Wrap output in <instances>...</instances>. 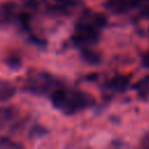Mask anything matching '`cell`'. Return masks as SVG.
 <instances>
[{
    "mask_svg": "<svg viewBox=\"0 0 149 149\" xmlns=\"http://www.w3.org/2000/svg\"><path fill=\"white\" fill-rule=\"evenodd\" d=\"M141 0H108L107 8L113 13H123L133 7H136Z\"/></svg>",
    "mask_w": 149,
    "mask_h": 149,
    "instance_id": "obj_1",
    "label": "cell"
},
{
    "mask_svg": "<svg viewBox=\"0 0 149 149\" xmlns=\"http://www.w3.org/2000/svg\"><path fill=\"white\" fill-rule=\"evenodd\" d=\"M129 84V77L126 76H118L112 80V86L118 91H125Z\"/></svg>",
    "mask_w": 149,
    "mask_h": 149,
    "instance_id": "obj_4",
    "label": "cell"
},
{
    "mask_svg": "<svg viewBox=\"0 0 149 149\" xmlns=\"http://www.w3.org/2000/svg\"><path fill=\"white\" fill-rule=\"evenodd\" d=\"M147 1H149V0H147Z\"/></svg>",
    "mask_w": 149,
    "mask_h": 149,
    "instance_id": "obj_12",
    "label": "cell"
},
{
    "mask_svg": "<svg viewBox=\"0 0 149 149\" xmlns=\"http://www.w3.org/2000/svg\"><path fill=\"white\" fill-rule=\"evenodd\" d=\"M15 5L12 2H6L0 7V26L8 24L14 17Z\"/></svg>",
    "mask_w": 149,
    "mask_h": 149,
    "instance_id": "obj_2",
    "label": "cell"
},
{
    "mask_svg": "<svg viewBox=\"0 0 149 149\" xmlns=\"http://www.w3.org/2000/svg\"><path fill=\"white\" fill-rule=\"evenodd\" d=\"M21 148V144L13 142L9 139H5V137H0V148Z\"/></svg>",
    "mask_w": 149,
    "mask_h": 149,
    "instance_id": "obj_7",
    "label": "cell"
},
{
    "mask_svg": "<svg viewBox=\"0 0 149 149\" xmlns=\"http://www.w3.org/2000/svg\"><path fill=\"white\" fill-rule=\"evenodd\" d=\"M6 62H7V65H8L9 68L15 69V70L20 69V66H21V62H20V59H19V58H16V57L9 58V59H7Z\"/></svg>",
    "mask_w": 149,
    "mask_h": 149,
    "instance_id": "obj_8",
    "label": "cell"
},
{
    "mask_svg": "<svg viewBox=\"0 0 149 149\" xmlns=\"http://www.w3.org/2000/svg\"><path fill=\"white\" fill-rule=\"evenodd\" d=\"M14 118V111L7 107H0V127H2L6 122L10 121Z\"/></svg>",
    "mask_w": 149,
    "mask_h": 149,
    "instance_id": "obj_5",
    "label": "cell"
},
{
    "mask_svg": "<svg viewBox=\"0 0 149 149\" xmlns=\"http://www.w3.org/2000/svg\"><path fill=\"white\" fill-rule=\"evenodd\" d=\"M55 1H57V2H64V1H66V0H55Z\"/></svg>",
    "mask_w": 149,
    "mask_h": 149,
    "instance_id": "obj_11",
    "label": "cell"
},
{
    "mask_svg": "<svg viewBox=\"0 0 149 149\" xmlns=\"http://www.w3.org/2000/svg\"><path fill=\"white\" fill-rule=\"evenodd\" d=\"M143 64L147 66V68H149V51L144 55V57H143Z\"/></svg>",
    "mask_w": 149,
    "mask_h": 149,
    "instance_id": "obj_9",
    "label": "cell"
},
{
    "mask_svg": "<svg viewBox=\"0 0 149 149\" xmlns=\"http://www.w3.org/2000/svg\"><path fill=\"white\" fill-rule=\"evenodd\" d=\"M143 15H146L147 17H149V7L144 8V10H143Z\"/></svg>",
    "mask_w": 149,
    "mask_h": 149,
    "instance_id": "obj_10",
    "label": "cell"
},
{
    "mask_svg": "<svg viewBox=\"0 0 149 149\" xmlns=\"http://www.w3.org/2000/svg\"><path fill=\"white\" fill-rule=\"evenodd\" d=\"M81 56H83V58H84L86 62H88L90 64H98V63L100 62V56H99V54H97V52H94V51H92V50H88V49L84 50V51L81 52Z\"/></svg>",
    "mask_w": 149,
    "mask_h": 149,
    "instance_id": "obj_6",
    "label": "cell"
},
{
    "mask_svg": "<svg viewBox=\"0 0 149 149\" xmlns=\"http://www.w3.org/2000/svg\"><path fill=\"white\" fill-rule=\"evenodd\" d=\"M15 94V87L8 80L0 79V101H6Z\"/></svg>",
    "mask_w": 149,
    "mask_h": 149,
    "instance_id": "obj_3",
    "label": "cell"
}]
</instances>
